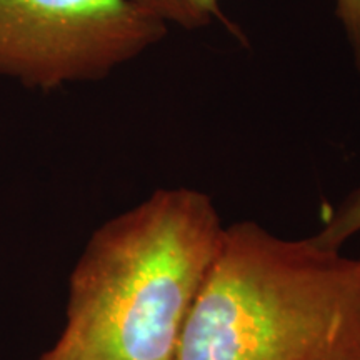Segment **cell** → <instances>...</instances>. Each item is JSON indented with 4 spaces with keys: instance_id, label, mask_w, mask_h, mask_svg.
<instances>
[{
    "instance_id": "cell-4",
    "label": "cell",
    "mask_w": 360,
    "mask_h": 360,
    "mask_svg": "<svg viewBox=\"0 0 360 360\" xmlns=\"http://www.w3.org/2000/svg\"><path fill=\"white\" fill-rule=\"evenodd\" d=\"M142 11L165 24H174L186 30L210 25L222 17L220 0H134Z\"/></svg>"
},
{
    "instance_id": "cell-6",
    "label": "cell",
    "mask_w": 360,
    "mask_h": 360,
    "mask_svg": "<svg viewBox=\"0 0 360 360\" xmlns=\"http://www.w3.org/2000/svg\"><path fill=\"white\" fill-rule=\"evenodd\" d=\"M335 15L347 37L354 65L360 74V0H334Z\"/></svg>"
},
{
    "instance_id": "cell-3",
    "label": "cell",
    "mask_w": 360,
    "mask_h": 360,
    "mask_svg": "<svg viewBox=\"0 0 360 360\" xmlns=\"http://www.w3.org/2000/svg\"><path fill=\"white\" fill-rule=\"evenodd\" d=\"M167 32L134 0H0V77L39 90L97 82Z\"/></svg>"
},
{
    "instance_id": "cell-1",
    "label": "cell",
    "mask_w": 360,
    "mask_h": 360,
    "mask_svg": "<svg viewBox=\"0 0 360 360\" xmlns=\"http://www.w3.org/2000/svg\"><path fill=\"white\" fill-rule=\"evenodd\" d=\"M222 219L195 188H157L94 231L67 290L65 323L39 360H174L217 257Z\"/></svg>"
},
{
    "instance_id": "cell-5",
    "label": "cell",
    "mask_w": 360,
    "mask_h": 360,
    "mask_svg": "<svg viewBox=\"0 0 360 360\" xmlns=\"http://www.w3.org/2000/svg\"><path fill=\"white\" fill-rule=\"evenodd\" d=\"M360 232V186L340 202L323 227L310 238L328 250H340L349 238Z\"/></svg>"
},
{
    "instance_id": "cell-7",
    "label": "cell",
    "mask_w": 360,
    "mask_h": 360,
    "mask_svg": "<svg viewBox=\"0 0 360 360\" xmlns=\"http://www.w3.org/2000/svg\"><path fill=\"white\" fill-rule=\"evenodd\" d=\"M359 262H360V260H359Z\"/></svg>"
},
{
    "instance_id": "cell-2",
    "label": "cell",
    "mask_w": 360,
    "mask_h": 360,
    "mask_svg": "<svg viewBox=\"0 0 360 360\" xmlns=\"http://www.w3.org/2000/svg\"><path fill=\"white\" fill-rule=\"evenodd\" d=\"M174 360H360V262L229 225Z\"/></svg>"
}]
</instances>
